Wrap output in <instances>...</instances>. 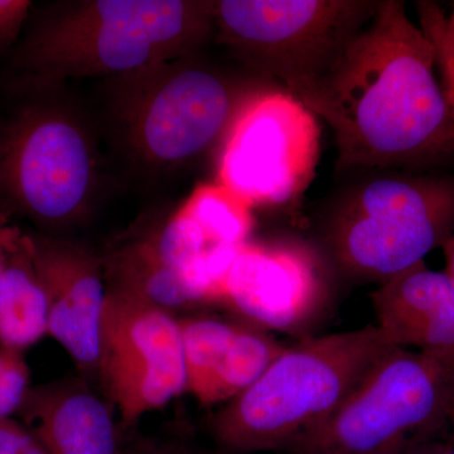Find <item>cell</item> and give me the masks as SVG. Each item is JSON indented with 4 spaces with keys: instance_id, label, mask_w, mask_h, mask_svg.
<instances>
[{
    "instance_id": "1",
    "label": "cell",
    "mask_w": 454,
    "mask_h": 454,
    "mask_svg": "<svg viewBox=\"0 0 454 454\" xmlns=\"http://www.w3.org/2000/svg\"><path fill=\"white\" fill-rule=\"evenodd\" d=\"M435 49L399 0L379 3L330 70L300 98L333 131L337 168L389 169L454 152Z\"/></svg>"
},
{
    "instance_id": "2",
    "label": "cell",
    "mask_w": 454,
    "mask_h": 454,
    "mask_svg": "<svg viewBox=\"0 0 454 454\" xmlns=\"http://www.w3.org/2000/svg\"><path fill=\"white\" fill-rule=\"evenodd\" d=\"M215 2L70 0L31 12L7 55L9 92L124 76L201 51Z\"/></svg>"
},
{
    "instance_id": "3",
    "label": "cell",
    "mask_w": 454,
    "mask_h": 454,
    "mask_svg": "<svg viewBox=\"0 0 454 454\" xmlns=\"http://www.w3.org/2000/svg\"><path fill=\"white\" fill-rule=\"evenodd\" d=\"M269 86L208 64L199 53L106 80L109 137L137 170L187 166L217 143L244 104Z\"/></svg>"
},
{
    "instance_id": "4",
    "label": "cell",
    "mask_w": 454,
    "mask_h": 454,
    "mask_svg": "<svg viewBox=\"0 0 454 454\" xmlns=\"http://www.w3.org/2000/svg\"><path fill=\"white\" fill-rule=\"evenodd\" d=\"M395 346L378 325L286 348L267 372L212 415L226 454L289 448L321 427Z\"/></svg>"
},
{
    "instance_id": "5",
    "label": "cell",
    "mask_w": 454,
    "mask_h": 454,
    "mask_svg": "<svg viewBox=\"0 0 454 454\" xmlns=\"http://www.w3.org/2000/svg\"><path fill=\"white\" fill-rule=\"evenodd\" d=\"M66 86L11 92L0 121V211L55 231L85 220L100 187L97 128Z\"/></svg>"
},
{
    "instance_id": "6",
    "label": "cell",
    "mask_w": 454,
    "mask_h": 454,
    "mask_svg": "<svg viewBox=\"0 0 454 454\" xmlns=\"http://www.w3.org/2000/svg\"><path fill=\"white\" fill-rule=\"evenodd\" d=\"M454 231V182L379 175L349 187L325 225L337 267L384 284L418 265Z\"/></svg>"
},
{
    "instance_id": "7",
    "label": "cell",
    "mask_w": 454,
    "mask_h": 454,
    "mask_svg": "<svg viewBox=\"0 0 454 454\" xmlns=\"http://www.w3.org/2000/svg\"><path fill=\"white\" fill-rule=\"evenodd\" d=\"M453 394L454 356L393 348L330 419L286 452L402 454L444 428Z\"/></svg>"
},
{
    "instance_id": "8",
    "label": "cell",
    "mask_w": 454,
    "mask_h": 454,
    "mask_svg": "<svg viewBox=\"0 0 454 454\" xmlns=\"http://www.w3.org/2000/svg\"><path fill=\"white\" fill-rule=\"evenodd\" d=\"M380 2L366 0H223L215 2L214 35L262 80L273 79L298 100Z\"/></svg>"
},
{
    "instance_id": "9",
    "label": "cell",
    "mask_w": 454,
    "mask_h": 454,
    "mask_svg": "<svg viewBox=\"0 0 454 454\" xmlns=\"http://www.w3.org/2000/svg\"><path fill=\"white\" fill-rule=\"evenodd\" d=\"M319 140L315 114L286 90L265 86L221 143L217 184L252 208L291 202L315 177Z\"/></svg>"
},
{
    "instance_id": "10",
    "label": "cell",
    "mask_w": 454,
    "mask_h": 454,
    "mask_svg": "<svg viewBox=\"0 0 454 454\" xmlns=\"http://www.w3.org/2000/svg\"><path fill=\"white\" fill-rule=\"evenodd\" d=\"M97 380L128 428L186 393L178 317L107 288Z\"/></svg>"
},
{
    "instance_id": "11",
    "label": "cell",
    "mask_w": 454,
    "mask_h": 454,
    "mask_svg": "<svg viewBox=\"0 0 454 454\" xmlns=\"http://www.w3.org/2000/svg\"><path fill=\"white\" fill-rule=\"evenodd\" d=\"M327 286L313 249L294 241L247 243L236 250L217 289L225 304L256 327L294 333L324 309Z\"/></svg>"
},
{
    "instance_id": "12",
    "label": "cell",
    "mask_w": 454,
    "mask_h": 454,
    "mask_svg": "<svg viewBox=\"0 0 454 454\" xmlns=\"http://www.w3.org/2000/svg\"><path fill=\"white\" fill-rule=\"evenodd\" d=\"M32 241L49 304V334L73 358L80 376L97 380L107 292L103 256L53 236L32 235Z\"/></svg>"
},
{
    "instance_id": "13",
    "label": "cell",
    "mask_w": 454,
    "mask_h": 454,
    "mask_svg": "<svg viewBox=\"0 0 454 454\" xmlns=\"http://www.w3.org/2000/svg\"><path fill=\"white\" fill-rule=\"evenodd\" d=\"M115 409L77 376L29 387L17 414L50 454H124Z\"/></svg>"
},
{
    "instance_id": "14",
    "label": "cell",
    "mask_w": 454,
    "mask_h": 454,
    "mask_svg": "<svg viewBox=\"0 0 454 454\" xmlns=\"http://www.w3.org/2000/svg\"><path fill=\"white\" fill-rule=\"evenodd\" d=\"M372 304L391 345L454 356V286L446 273L423 262L380 284Z\"/></svg>"
},
{
    "instance_id": "15",
    "label": "cell",
    "mask_w": 454,
    "mask_h": 454,
    "mask_svg": "<svg viewBox=\"0 0 454 454\" xmlns=\"http://www.w3.org/2000/svg\"><path fill=\"white\" fill-rule=\"evenodd\" d=\"M49 334V304L32 235L8 226L0 274V348L23 354Z\"/></svg>"
},
{
    "instance_id": "16",
    "label": "cell",
    "mask_w": 454,
    "mask_h": 454,
    "mask_svg": "<svg viewBox=\"0 0 454 454\" xmlns=\"http://www.w3.org/2000/svg\"><path fill=\"white\" fill-rule=\"evenodd\" d=\"M107 288L176 313L199 306L184 278L160 258L151 229L103 256Z\"/></svg>"
},
{
    "instance_id": "17",
    "label": "cell",
    "mask_w": 454,
    "mask_h": 454,
    "mask_svg": "<svg viewBox=\"0 0 454 454\" xmlns=\"http://www.w3.org/2000/svg\"><path fill=\"white\" fill-rule=\"evenodd\" d=\"M286 348L253 325H238L203 406L230 402L252 387Z\"/></svg>"
},
{
    "instance_id": "18",
    "label": "cell",
    "mask_w": 454,
    "mask_h": 454,
    "mask_svg": "<svg viewBox=\"0 0 454 454\" xmlns=\"http://www.w3.org/2000/svg\"><path fill=\"white\" fill-rule=\"evenodd\" d=\"M179 208L196 223L211 249L240 247L253 230V208L219 184L196 187Z\"/></svg>"
},
{
    "instance_id": "19",
    "label": "cell",
    "mask_w": 454,
    "mask_h": 454,
    "mask_svg": "<svg viewBox=\"0 0 454 454\" xmlns=\"http://www.w3.org/2000/svg\"><path fill=\"white\" fill-rule=\"evenodd\" d=\"M239 324L217 317L179 318L187 393L202 404Z\"/></svg>"
},
{
    "instance_id": "20",
    "label": "cell",
    "mask_w": 454,
    "mask_h": 454,
    "mask_svg": "<svg viewBox=\"0 0 454 454\" xmlns=\"http://www.w3.org/2000/svg\"><path fill=\"white\" fill-rule=\"evenodd\" d=\"M418 12L420 28L434 46L442 88L454 121V43L447 33V17L437 4L429 2L418 3Z\"/></svg>"
},
{
    "instance_id": "21",
    "label": "cell",
    "mask_w": 454,
    "mask_h": 454,
    "mask_svg": "<svg viewBox=\"0 0 454 454\" xmlns=\"http://www.w3.org/2000/svg\"><path fill=\"white\" fill-rule=\"evenodd\" d=\"M29 387V367L23 354H17L0 375V422L18 413Z\"/></svg>"
},
{
    "instance_id": "22",
    "label": "cell",
    "mask_w": 454,
    "mask_h": 454,
    "mask_svg": "<svg viewBox=\"0 0 454 454\" xmlns=\"http://www.w3.org/2000/svg\"><path fill=\"white\" fill-rule=\"evenodd\" d=\"M28 0H0V55L17 46L32 12Z\"/></svg>"
},
{
    "instance_id": "23",
    "label": "cell",
    "mask_w": 454,
    "mask_h": 454,
    "mask_svg": "<svg viewBox=\"0 0 454 454\" xmlns=\"http://www.w3.org/2000/svg\"><path fill=\"white\" fill-rule=\"evenodd\" d=\"M0 454H50L31 430L13 418L0 422Z\"/></svg>"
},
{
    "instance_id": "24",
    "label": "cell",
    "mask_w": 454,
    "mask_h": 454,
    "mask_svg": "<svg viewBox=\"0 0 454 454\" xmlns=\"http://www.w3.org/2000/svg\"><path fill=\"white\" fill-rule=\"evenodd\" d=\"M124 454H192L186 447L162 439L139 438L125 443Z\"/></svg>"
},
{
    "instance_id": "25",
    "label": "cell",
    "mask_w": 454,
    "mask_h": 454,
    "mask_svg": "<svg viewBox=\"0 0 454 454\" xmlns=\"http://www.w3.org/2000/svg\"><path fill=\"white\" fill-rule=\"evenodd\" d=\"M402 454H454V443L438 438V434L418 442Z\"/></svg>"
},
{
    "instance_id": "26",
    "label": "cell",
    "mask_w": 454,
    "mask_h": 454,
    "mask_svg": "<svg viewBox=\"0 0 454 454\" xmlns=\"http://www.w3.org/2000/svg\"><path fill=\"white\" fill-rule=\"evenodd\" d=\"M11 216L4 212L0 211V274L3 270V262H4V238L8 226L11 225Z\"/></svg>"
},
{
    "instance_id": "27",
    "label": "cell",
    "mask_w": 454,
    "mask_h": 454,
    "mask_svg": "<svg viewBox=\"0 0 454 454\" xmlns=\"http://www.w3.org/2000/svg\"><path fill=\"white\" fill-rule=\"evenodd\" d=\"M444 252H446L447 270L448 277L454 279V238L450 239L446 244L443 245Z\"/></svg>"
},
{
    "instance_id": "28",
    "label": "cell",
    "mask_w": 454,
    "mask_h": 454,
    "mask_svg": "<svg viewBox=\"0 0 454 454\" xmlns=\"http://www.w3.org/2000/svg\"><path fill=\"white\" fill-rule=\"evenodd\" d=\"M17 354H20V352L9 351V349L0 348V375L7 369L12 358L16 356Z\"/></svg>"
},
{
    "instance_id": "29",
    "label": "cell",
    "mask_w": 454,
    "mask_h": 454,
    "mask_svg": "<svg viewBox=\"0 0 454 454\" xmlns=\"http://www.w3.org/2000/svg\"><path fill=\"white\" fill-rule=\"evenodd\" d=\"M447 32L454 43V8L450 16L447 18Z\"/></svg>"
},
{
    "instance_id": "30",
    "label": "cell",
    "mask_w": 454,
    "mask_h": 454,
    "mask_svg": "<svg viewBox=\"0 0 454 454\" xmlns=\"http://www.w3.org/2000/svg\"><path fill=\"white\" fill-rule=\"evenodd\" d=\"M448 423L452 424V427L454 428V396L452 399V403H450V415H448Z\"/></svg>"
},
{
    "instance_id": "31",
    "label": "cell",
    "mask_w": 454,
    "mask_h": 454,
    "mask_svg": "<svg viewBox=\"0 0 454 454\" xmlns=\"http://www.w3.org/2000/svg\"><path fill=\"white\" fill-rule=\"evenodd\" d=\"M212 454H226V453H212Z\"/></svg>"
},
{
    "instance_id": "32",
    "label": "cell",
    "mask_w": 454,
    "mask_h": 454,
    "mask_svg": "<svg viewBox=\"0 0 454 454\" xmlns=\"http://www.w3.org/2000/svg\"><path fill=\"white\" fill-rule=\"evenodd\" d=\"M453 396H454V394H453Z\"/></svg>"
}]
</instances>
